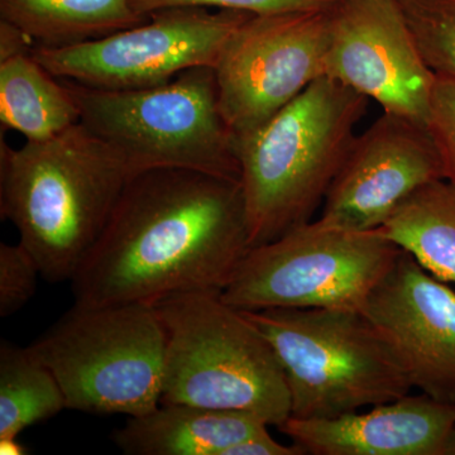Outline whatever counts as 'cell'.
I'll return each instance as SVG.
<instances>
[{
    "label": "cell",
    "mask_w": 455,
    "mask_h": 455,
    "mask_svg": "<svg viewBox=\"0 0 455 455\" xmlns=\"http://www.w3.org/2000/svg\"><path fill=\"white\" fill-rule=\"evenodd\" d=\"M277 427L305 454L445 455L455 431V405L409 394L335 418L290 416Z\"/></svg>",
    "instance_id": "5bb4252c"
},
{
    "label": "cell",
    "mask_w": 455,
    "mask_h": 455,
    "mask_svg": "<svg viewBox=\"0 0 455 455\" xmlns=\"http://www.w3.org/2000/svg\"><path fill=\"white\" fill-rule=\"evenodd\" d=\"M0 123L40 142L80 123V109L66 84L25 53L0 61Z\"/></svg>",
    "instance_id": "e0dca14e"
},
{
    "label": "cell",
    "mask_w": 455,
    "mask_h": 455,
    "mask_svg": "<svg viewBox=\"0 0 455 455\" xmlns=\"http://www.w3.org/2000/svg\"><path fill=\"white\" fill-rule=\"evenodd\" d=\"M445 455H455V431L453 433V435H451V440H449L447 454Z\"/></svg>",
    "instance_id": "4316f807"
},
{
    "label": "cell",
    "mask_w": 455,
    "mask_h": 455,
    "mask_svg": "<svg viewBox=\"0 0 455 455\" xmlns=\"http://www.w3.org/2000/svg\"><path fill=\"white\" fill-rule=\"evenodd\" d=\"M251 250L241 180L200 171L134 173L71 281L84 307L221 293Z\"/></svg>",
    "instance_id": "6da1fadb"
},
{
    "label": "cell",
    "mask_w": 455,
    "mask_h": 455,
    "mask_svg": "<svg viewBox=\"0 0 455 455\" xmlns=\"http://www.w3.org/2000/svg\"><path fill=\"white\" fill-rule=\"evenodd\" d=\"M377 232L433 276L455 283V185L436 180L400 204Z\"/></svg>",
    "instance_id": "ac0fdd59"
},
{
    "label": "cell",
    "mask_w": 455,
    "mask_h": 455,
    "mask_svg": "<svg viewBox=\"0 0 455 455\" xmlns=\"http://www.w3.org/2000/svg\"><path fill=\"white\" fill-rule=\"evenodd\" d=\"M62 82L79 107L80 123L118 152L132 175L182 169L241 180L235 137L221 114L214 68H193L147 89Z\"/></svg>",
    "instance_id": "8992f818"
},
{
    "label": "cell",
    "mask_w": 455,
    "mask_h": 455,
    "mask_svg": "<svg viewBox=\"0 0 455 455\" xmlns=\"http://www.w3.org/2000/svg\"><path fill=\"white\" fill-rule=\"evenodd\" d=\"M401 251L377 229L348 232L309 221L251 248L220 296L241 311H361Z\"/></svg>",
    "instance_id": "ba28073f"
},
{
    "label": "cell",
    "mask_w": 455,
    "mask_h": 455,
    "mask_svg": "<svg viewBox=\"0 0 455 455\" xmlns=\"http://www.w3.org/2000/svg\"><path fill=\"white\" fill-rule=\"evenodd\" d=\"M131 0H0V20L25 33L35 49H65L145 23Z\"/></svg>",
    "instance_id": "2e32d148"
},
{
    "label": "cell",
    "mask_w": 455,
    "mask_h": 455,
    "mask_svg": "<svg viewBox=\"0 0 455 455\" xmlns=\"http://www.w3.org/2000/svg\"><path fill=\"white\" fill-rule=\"evenodd\" d=\"M28 453L25 445L18 442L17 436L0 438V454L2 455H25Z\"/></svg>",
    "instance_id": "484cf974"
},
{
    "label": "cell",
    "mask_w": 455,
    "mask_h": 455,
    "mask_svg": "<svg viewBox=\"0 0 455 455\" xmlns=\"http://www.w3.org/2000/svg\"><path fill=\"white\" fill-rule=\"evenodd\" d=\"M154 305L166 329L161 403L244 412L276 427L291 416L276 353L243 311L215 292Z\"/></svg>",
    "instance_id": "277c9868"
},
{
    "label": "cell",
    "mask_w": 455,
    "mask_h": 455,
    "mask_svg": "<svg viewBox=\"0 0 455 455\" xmlns=\"http://www.w3.org/2000/svg\"><path fill=\"white\" fill-rule=\"evenodd\" d=\"M268 427L244 412L161 403L148 414L130 418L112 439L127 455H223Z\"/></svg>",
    "instance_id": "9a60e30c"
},
{
    "label": "cell",
    "mask_w": 455,
    "mask_h": 455,
    "mask_svg": "<svg viewBox=\"0 0 455 455\" xmlns=\"http://www.w3.org/2000/svg\"><path fill=\"white\" fill-rule=\"evenodd\" d=\"M68 410L55 374L33 350L0 344V438L17 436L32 425Z\"/></svg>",
    "instance_id": "d6986e66"
},
{
    "label": "cell",
    "mask_w": 455,
    "mask_h": 455,
    "mask_svg": "<svg viewBox=\"0 0 455 455\" xmlns=\"http://www.w3.org/2000/svg\"><path fill=\"white\" fill-rule=\"evenodd\" d=\"M35 46L16 26L0 20V61L17 55L32 53Z\"/></svg>",
    "instance_id": "d4e9b609"
},
{
    "label": "cell",
    "mask_w": 455,
    "mask_h": 455,
    "mask_svg": "<svg viewBox=\"0 0 455 455\" xmlns=\"http://www.w3.org/2000/svg\"><path fill=\"white\" fill-rule=\"evenodd\" d=\"M29 348L68 410L136 418L161 405L166 329L154 304H74Z\"/></svg>",
    "instance_id": "52a82bcc"
},
{
    "label": "cell",
    "mask_w": 455,
    "mask_h": 455,
    "mask_svg": "<svg viewBox=\"0 0 455 455\" xmlns=\"http://www.w3.org/2000/svg\"><path fill=\"white\" fill-rule=\"evenodd\" d=\"M243 313L276 353L293 418H335L391 403L414 388L396 350L362 311L271 307Z\"/></svg>",
    "instance_id": "5b68a950"
},
{
    "label": "cell",
    "mask_w": 455,
    "mask_h": 455,
    "mask_svg": "<svg viewBox=\"0 0 455 455\" xmlns=\"http://www.w3.org/2000/svg\"><path fill=\"white\" fill-rule=\"evenodd\" d=\"M340 0H131L132 8L149 16L158 9L171 7H204L245 12L254 16L287 13V12L331 9Z\"/></svg>",
    "instance_id": "7402d4cb"
},
{
    "label": "cell",
    "mask_w": 455,
    "mask_h": 455,
    "mask_svg": "<svg viewBox=\"0 0 455 455\" xmlns=\"http://www.w3.org/2000/svg\"><path fill=\"white\" fill-rule=\"evenodd\" d=\"M42 276L37 260L22 243H0V317L13 315L28 304Z\"/></svg>",
    "instance_id": "44dd1931"
},
{
    "label": "cell",
    "mask_w": 455,
    "mask_h": 455,
    "mask_svg": "<svg viewBox=\"0 0 455 455\" xmlns=\"http://www.w3.org/2000/svg\"><path fill=\"white\" fill-rule=\"evenodd\" d=\"M0 140V217L50 283L73 281L97 244L132 173L82 123L13 148Z\"/></svg>",
    "instance_id": "7a4b0ae2"
},
{
    "label": "cell",
    "mask_w": 455,
    "mask_h": 455,
    "mask_svg": "<svg viewBox=\"0 0 455 455\" xmlns=\"http://www.w3.org/2000/svg\"><path fill=\"white\" fill-rule=\"evenodd\" d=\"M368 98L320 77L235 140L251 248L309 223L343 166Z\"/></svg>",
    "instance_id": "3957f363"
},
{
    "label": "cell",
    "mask_w": 455,
    "mask_h": 455,
    "mask_svg": "<svg viewBox=\"0 0 455 455\" xmlns=\"http://www.w3.org/2000/svg\"><path fill=\"white\" fill-rule=\"evenodd\" d=\"M223 455H305L296 444L284 445L272 438L268 430L235 443Z\"/></svg>",
    "instance_id": "cb8c5ba5"
},
{
    "label": "cell",
    "mask_w": 455,
    "mask_h": 455,
    "mask_svg": "<svg viewBox=\"0 0 455 455\" xmlns=\"http://www.w3.org/2000/svg\"><path fill=\"white\" fill-rule=\"evenodd\" d=\"M427 128L444 164L445 180L455 185V82L436 76Z\"/></svg>",
    "instance_id": "603a6c76"
},
{
    "label": "cell",
    "mask_w": 455,
    "mask_h": 455,
    "mask_svg": "<svg viewBox=\"0 0 455 455\" xmlns=\"http://www.w3.org/2000/svg\"><path fill=\"white\" fill-rule=\"evenodd\" d=\"M362 313L403 361L412 387L455 405V291L401 251Z\"/></svg>",
    "instance_id": "4fadbf2b"
},
{
    "label": "cell",
    "mask_w": 455,
    "mask_h": 455,
    "mask_svg": "<svg viewBox=\"0 0 455 455\" xmlns=\"http://www.w3.org/2000/svg\"><path fill=\"white\" fill-rule=\"evenodd\" d=\"M443 179L444 164L429 128L383 112L355 136L316 221L334 229L370 232L416 190Z\"/></svg>",
    "instance_id": "7c38bea8"
},
{
    "label": "cell",
    "mask_w": 455,
    "mask_h": 455,
    "mask_svg": "<svg viewBox=\"0 0 455 455\" xmlns=\"http://www.w3.org/2000/svg\"><path fill=\"white\" fill-rule=\"evenodd\" d=\"M325 76L427 127L436 75L397 0H340L331 8Z\"/></svg>",
    "instance_id": "8fae6325"
},
{
    "label": "cell",
    "mask_w": 455,
    "mask_h": 455,
    "mask_svg": "<svg viewBox=\"0 0 455 455\" xmlns=\"http://www.w3.org/2000/svg\"><path fill=\"white\" fill-rule=\"evenodd\" d=\"M251 13L171 7L142 25L65 49L32 55L57 79L103 90L154 88L193 68H215L221 51Z\"/></svg>",
    "instance_id": "9c48e42d"
},
{
    "label": "cell",
    "mask_w": 455,
    "mask_h": 455,
    "mask_svg": "<svg viewBox=\"0 0 455 455\" xmlns=\"http://www.w3.org/2000/svg\"><path fill=\"white\" fill-rule=\"evenodd\" d=\"M397 2L427 66L455 82V0Z\"/></svg>",
    "instance_id": "ffe728a7"
},
{
    "label": "cell",
    "mask_w": 455,
    "mask_h": 455,
    "mask_svg": "<svg viewBox=\"0 0 455 455\" xmlns=\"http://www.w3.org/2000/svg\"><path fill=\"white\" fill-rule=\"evenodd\" d=\"M331 11L252 14L230 36L214 70L221 114L235 140L325 76Z\"/></svg>",
    "instance_id": "30bf717a"
}]
</instances>
